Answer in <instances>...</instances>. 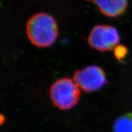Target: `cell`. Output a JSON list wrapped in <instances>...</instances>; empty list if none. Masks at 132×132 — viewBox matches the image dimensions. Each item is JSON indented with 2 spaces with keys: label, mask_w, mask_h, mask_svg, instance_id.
<instances>
[{
  "label": "cell",
  "mask_w": 132,
  "mask_h": 132,
  "mask_svg": "<svg viewBox=\"0 0 132 132\" xmlns=\"http://www.w3.org/2000/svg\"><path fill=\"white\" fill-rule=\"evenodd\" d=\"M29 40L37 47L45 48L52 45L58 36V26L53 16L40 12L31 16L26 26Z\"/></svg>",
  "instance_id": "1"
},
{
  "label": "cell",
  "mask_w": 132,
  "mask_h": 132,
  "mask_svg": "<svg viewBox=\"0 0 132 132\" xmlns=\"http://www.w3.org/2000/svg\"><path fill=\"white\" fill-rule=\"evenodd\" d=\"M53 105L61 110H69L78 104L81 97L80 87L73 80L64 77L56 80L50 89Z\"/></svg>",
  "instance_id": "2"
},
{
  "label": "cell",
  "mask_w": 132,
  "mask_h": 132,
  "mask_svg": "<svg viewBox=\"0 0 132 132\" xmlns=\"http://www.w3.org/2000/svg\"><path fill=\"white\" fill-rule=\"evenodd\" d=\"M118 29L108 24L95 26L89 34L87 43L90 48L100 52L113 50L120 43Z\"/></svg>",
  "instance_id": "3"
},
{
  "label": "cell",
  "mask_w": 132,
  "mask_h": 132,
  "mask_svg": "<svg viewBox=\"0 0 132 132\" xmlns=\"http://www.w3.org/2000/svg\"><path fill=\"white\" fill-rule=\"evenodd\" d=\"M73 78L80 89L86 93L100 90L108 83L105 71L102 67L95 65L77 70Z\"/></svg>",
  "instance_id": "4"
},
{
  "label": "cell",
  "mask_w": 132,
  "mask_h": 132,
  "mask_svg": "<svg viewBox=\"0 0 132 132\" xmlns=\"http://www.w3.org/2000/svg\"><path fill=\"white\" fill-rule=\"evenodd\" d=\"M98 7L103 15L118 17L124 14L128 6V0H86Z\"/></svg>",
  "instance_id": "5"
},
{
  "label": "cell",
  "mask_w": 132,
  "mask_h": 132,
  "mask_svg": "<svg viewBox=\"0 0 132 132\" xmlns=\"http://www.w3.org/2000/svg\"><path fill=\"white\" fill-rule=\"evenodd\" d=\"M113 132H132V112L123 114L115 120Z\"/></svg>",
  "instance_id": "6"
},
{
  "label": "cell",
  "mask_w": 132,
  "mask_h": 132,
  "mask_svg": "<svg viewBox=\"0 0 132 132\" xmlns=\"http://www.w3.org/2000/svg\"><path fill=\"white\" fill-rule=\"evenodd\" d=\"M113 53L114 57L119 61H122L127 55L128 48L124 45H118L113 50Z\"/></svg>",
  "instance_id": "7"
}]
</instances>
